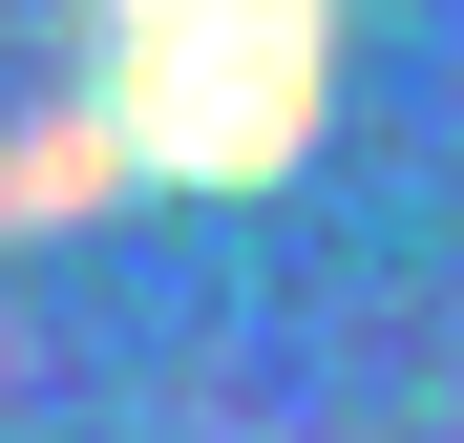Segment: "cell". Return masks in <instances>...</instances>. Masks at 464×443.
<instances>
[{
  "mask_svg": "<svg viewBox=\"0 0 464 443\" xmlns=\"http://www.w3.org/2000/svg\"><path fill=\"white\" fill-rule=\"evenodd\" d=\"M317 106H338V0H127V63H106L127 169L254 190V169H295Z\"/></svg>",
  "mask_w": 464,
  "mask_h": 443,
  "instance_id": "cell-1",
  "label": "cell"
},
{
  "mask_svg": "<svg viewBox=\"0 0 464 443\" xmlns=\"http://www.w3.org/2000/svg\"><path fill=\"white\" fill-rule=\"evenodd\" d=\"M106 190H127L106 85H85V106H43V127H0V233H63V211H106Z\"/></svg>",
  "mask_w": 464,
  "mask_h": 443,
  "instance_id": "cell-2",
  "label": "cell"
}]
</instances>
